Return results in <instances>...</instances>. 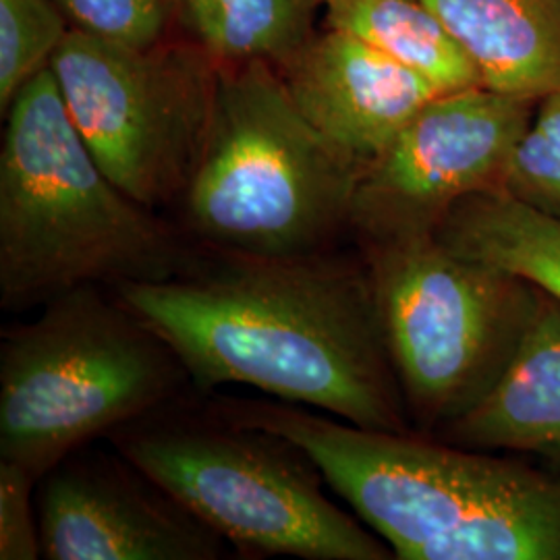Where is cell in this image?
Wrapping results in <instances>:
<instances>
[{"instance_id":"7","label":"cell","mask_w":560,"mask_h":560,"mask_svg":"<svg viewBox=\"0 0 560 560\" xmlns=\"http://www.w3.org/2000/svg\"><path fill=\"white\" fill-rule=\"evenodd\" d=\"M358 247L374 280L409 420L441 432L501 378L538 289L451 249L436 233Z\"/></svg>"},{"instance_id":"6","label":"cell","mask_w":560,"mask_h":560,"mask_svg":"<svg viewBox=\"0 0 560 560\" xmlns=\"http://www.w3.org/2000/svg\"><path fill=\"white\" fill-rule=\"evenodd\" d=\"M196 393L122 425L108 441L240 552L393 559L384 540L326 494L318 465L295 442L235 420Z\"/></svg>"},{"instance_id":"10","label":"cell","mask_w":560,"mask_h":560,"mask_svg":"<svg viewBox=\"0 0 560 560\" xmlns=\"http://www.w3.org/2000/svg\"><path fill=\"white\" fill-rule=\"evenodd\" d=\"M50 560H219L233 548L113 446H83L36 490Z\"/></svg>"},{"instance_id":"20","label":"cell","mask_w":560,"mask_h":560,"mask_svg":"<svg viewBox=\"0 0 560 560\" xmlns=\"http://www.w3.org/2000/svg\"><path fill=\"white\" fill-rule=\"evenodd\" d=\"M36 490L38 481L27 471L0 460V560L44 557Z\"/></svg>"},{"instance_id":"5","label":"cell","mask_w":560,"mask_h":560,"mask_svg":"<svg viewBox=\"0 0 560 560\" xmlns=\"http://www.w3.org/2000/svg\"><path fill=\"white\" fill-rule=\"evenodd\" d=\"M196 393L179 355L101 284L0 332V460L40 481L60 460Z\"/></svg>"},{"instance_id":"12","label":"cell","mask_w":560,"mask_h":560,"mask_svg":"<svg viewBox=\"0 0 560 560\" xmlns=\"http://www.w3.org/2000/svg\"><path fill=\"white\" fill-rule=\"evenodd\" d=\"M439 434L465 448L534 455L560 474V301L538 289L501 378Z\"/></svg>"},{"instance_id":"15","label":"cell","mask_w":560,"mask_h":560,"mask_svg":"<svg viewBox=\"0 0 560 560\" xmlns=\"http://www.w3.org/2000/svg\"><path fill=\"white\" fill-rule=\"evenodd\" d=\"M436 237L560 301V221L502 191H490L459 201L436 229Z\"/></svg>"},{"instance_id":"11","label":"cell","mask_w":560,"mask_h":560,"mask_svg":"<svg viewBox=\"0 0 560 560\" xmlns=\"http://www.w3.org/2000/svg\"><path fill=\"white\" fill-rule=\"evenodd\" d=\"M275 67L301 115L361 175L442 94L370 44L330 27Z\"/></svg>"},{"instance_id":"2","label":"cell","mask_w":560,"mask_h":560,"mask_svg":"<svg viewBox=\"0 0 560 560\" xmlns=\"http://www.w3.org/2000/svg\"><path fill=\"white\" fill-rule=\"evenodd\" d=\"M303 448L399 560H560V474L353 425L284 400L219 399Z\"/></svg>"},{"instance_id":"21","label":"cell","mask_w":560,"mask_h":560,"mask_svg":"<svg viewBox=\"0 0 560 560\" xmlns=\"http://www.w3.org/2000/svg\"><path fill=\"white\" fill-rule=\"evenodd\" d=\"M318 2H320V4H322V2H324V0H318Z\"/></svg>"},{"instance_id":"1","label":"cell","mask_w":560,"mask_h":560,"mask_svg":"<svg viewBox=\"0 0 560 560\" xmlns=\"http://www.w3.org/2000/svg\"><path fill=\"white\" fill-rule=\"evenodd\" d=\"M208 395L245 384L353 425L409 432L363 252L254 256L196 245L171 279L110 289Z\"/></svg>"},{"instance_id":"18","label":"cell","mask_w":560,"mask_h":560,"mask_svg":"<svg viewBox=\"0 0 560 560\" xmlns=\"http://www.w3.org/2000/svg\"><path fill=\"white\" fill-rule=\"evenodd\" d=\"M501 191L560 221V90L536 104L511 154Z\"/></svg>"},{"instance_id":"16","label":"cell","mask_w":560,"mask_h":560,"mask_svg":"<svg viewBox=\"0 0 560 560\" xmlns=\"http://www.w3.org/2000/svg\"><path fill=\"white\" fill-rule=\"evenodd\" d=\"M318 0H175L185 36L221 65H279L314 36Z\"/></svg>"},{"instance_id":"17","label":"cell","mask_w":560,"mask_h":560,"mask_svg":"<svg viewBox=\"0 0 560 560\" xmlns=\"http://www.w3.org/2000/svg\"><path fill=\"white\" fill-rule=\"evenodd\" d=\"M71 32L52 0H0V113L50 65Z\"/></svg>"},{"instance_id":"8","label":"cell","mask_w":560,"mask_h":560,"mask_svg":"<svg viewBox=\"0 0 560 560\" xmlns=\"http://www.w3.org/2000/svg\"><path fill=\"white\" fill-rule=\"evenodd\" d=\"M48 67L102 171L145 208L177 206L210 127L221 62L187 36L127 46L71 27Z\"/></svg>"},{"instance_id":"4","label":"cell","mask_w":560,"mask_h":560,"mask_svg":"<svg viewBox=\"0 0 560 560\" xmlns=\"http://www.w3.org/2000/svg\"><path fill=\"white\" fill-rule=\"evenodd\" d=\"M360 177L301 115L272 62L221 65L177 224L189 240L226 252L316 254L351 233Z\"/></svg>"},{"instance_id":"13","label":"cell","mask_w":560,"mask_h":560,"mask_svg":"<svg viewBox=\"0 0 560 560\" xmlns=\"http://www.w3.org/2000/svg\"><path fill=\"white\" fill-rule=\"evenodd\" d=\"M474 60L481 85L540 101L560 90V0H421Z\"/></svg>"},{"instance_id":"14","label":"cell","mask_w":560,"mask_h":560,"mask_svg":"<svg viewBox=\"0 0 560 560\" xmlns=\"http://www.w3.org/2000/svg\"><path fill=\"white\" fill-rule=\"evenodd\" d=\"M322 4L326 27L370 44L442 94L481 85L474 60L421 0H324Z\"/></svg>"},{"instance_id":"9","label":"cell","mask_w":560,"mask_h":560,"mask_svg":"<svg viewBox=\"0 0 560 560\" xmlns=\"http://www.w3.org/2000/svg\"><path fill=\"white\" fill-rule=\"evenodd\" d=\"M536 104L483 85L428 102L355 185L358 245L436 233L459 201L501 191Z\"/></svg>"},{"instance_id":"3","label":"cell","mask_w":560,"mask_h":560,"mask_svg":"<svg viewBox=\"0 0 560 560\" xmlns=\"http://www.w3.org/2000/svg\"><path fill=\"white\" fill-rule=\"evenodd\" d=\"M2 117V310L30 312L85 284L171 279L189 261L198 243L102 171L50 67Z\"/></svg>"},{"instance_id":"19","label":"cell","mask_w":560,"mask_h":560,"mask_svg":"<svg viewBox=\"0 0 560 560\" xmlns=\"http://www.w3.org/2000/svg\"><path fill=\"white\" fill-rule=\"evenodd\" d=\"M71 27L102 40L150 46L168 38L175 0H52Z\"/></svg>"}]
</instances>
